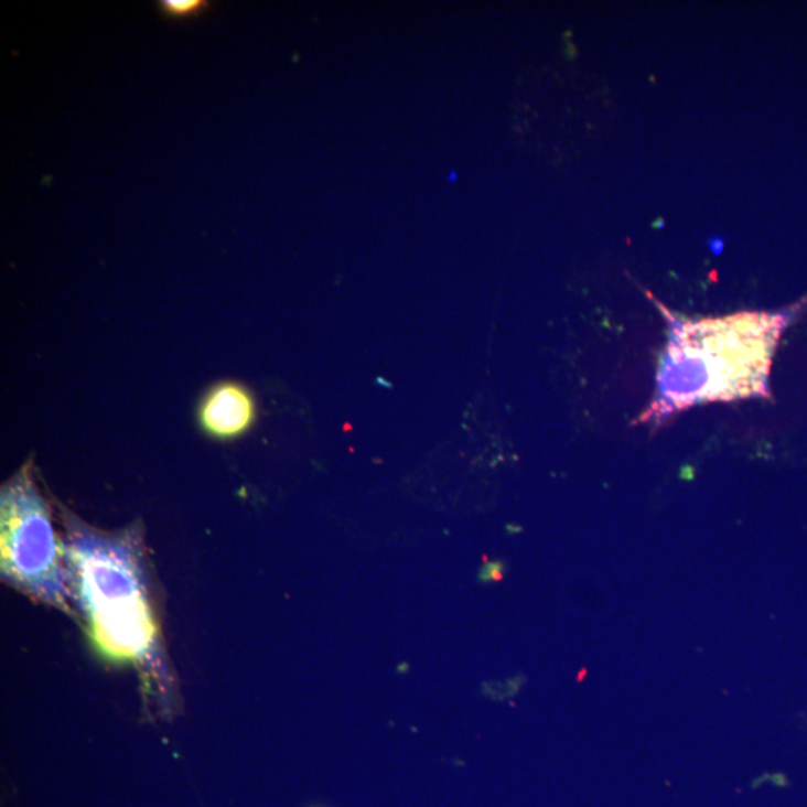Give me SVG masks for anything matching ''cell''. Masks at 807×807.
I'll return each instance as SVG.
<instances>
[{"label": "cell", "mask_w": 807, "mask_h": 807, "mask_svg": "<svg viewBox=\"0 0 807 807\" xmlns=\"http://www.w3.org/2000/svg\"><path fill=\"white\" fill-rule=\"evenodd\" d=\"M61 518L71 594L92 636L105 653L141 667L161 687L170 685L141 525L105 531L65 506Z\"/></svg>", "instance_id": "6da1fadb"}, {"label": "cell", "mask_w": 807, "mask_h": 807, "mask_svg": "<svg viewBox=\"0 0 807 807\" xmlns=\"http://www.w3.org/2000/svg\"><path fill=\"white\" fill-rule=\"evenodd\" d=\"M785 325L787 318L767 313L679 323L642 422H659L696 404L767 397L773 352Z\"/></svg>", "instance_id": "7a4b0ae2"}, {"label": "cell", "mask_w": 807, "mask_h": 807, "mask_svg": "<svg viewBox=\"0 0 807 807\" xmlns=\"http://www.w3.org/2000/svg\"><path fill=\"white\" fill-rule=\"evenodd\" d=\"M0 571L7 585L73 613L65 538L29 461L0 489Z\"/></svg>", "instance_id": "3957f363"}, {"label": "cell", "mask_w": 807, "mask_h": 807, "mask_svg": "<svg viewBox=\"0 0 807 807\" xmlns=\"http://www.w3.org/2000/svg\"><path fill=\"white\" fill-rule=\"evenodd\" d=\"M258 419V404L247 386L235 380L217 381L202 395L196 423L208 439L234 441L249 434Z\"/></svg>", "instance_id": "277c9868"}, {"label": "cell", "mask_w": 807, "mask_h": 807, "mask_svg": "<svg viewBox=\"0 0 807 807\" xmlns=\"http://www.w3.org/2000/svg\"><path fill=\"white\" fill-rule=\"evenodd\" d=\"M158 6L165 19L179 21L200 15L202 11L207 10L208 2H204V0H162Z\"/></svg>", "instance_id": "5b68a950"}, {"label": "cell", "mask_w": 807, "mask_h": 807, "mask_svg": "<svg viewBox=\"0 0 807 807\" xmlns=\"http://www.w3.org/2000/svg\"><path fill=\"white\" fill-rule=\"evenodd\" d=\"M502 564H487L485 570L482 571V579L485 580V582H492V580L502 579Z\"/></svg>", "instance_id": "8992f818"}]
</instances>
